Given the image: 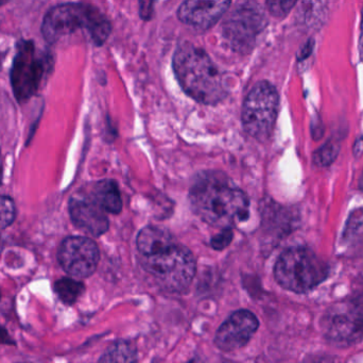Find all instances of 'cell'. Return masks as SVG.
<instances>
[{"mask_svg": "<svg viewBox=\"0 0 363 363\" xmlns=\"http://www.w3.org/2000/svg\"><path fill=\"white\" fill-rule=\"evenodd\" d=\"M140 266L167 292L181 293L196 275V264L191 251L168 230L149 226L138 237Z\"/></svg>", "mask_w": 363, "mask_h": 363, "instance_id": "cell-1", "label": "cell"}, {"mask_svg": "<svg viewBox=\"0 0 363 363\" xmlns=\"http://www.w3.org/2000/svg\"><path fill=\"white\" fill-rule=\"evenodd\" d=\"M189 200L192 210L202 221L220 229L233 228L249 217V198L221 173L199 175L190 189Z\"/></svg>", "mask_w": 363, "mask_h": 363, "instance_id": "cell-2", "label": "cell"}, {"mask_svg": "<svg viewBox=\"0 0 363 363\" xmlns=\"http://www.w3.org/2000/svg\"><path fill=\"white\" fill-rule=\"evenodd\" d=\"M177 79L189 97L200 104H216L228 95L224 75L203 49L182 44L174 55Z\"/></svg>", "mask_w": 363, "mask_h": 363, "instance_id": "cell-3", "label": "cell"}, {"mask_svg": "<svg viewBox=\"0 0 363 363\" xmlns=\"http://www.w3.org/2000/svg\"><path fill=\"white\" fill-rule=\"evenodd\" d=\"M81 29L89 32L96 45H102L112 28L98 9L83 4H59L48 11L42 23L43 36L50 44Z\"/></svg>", "mask_w": 363, "mask_h": 363, "instance_id": "cell-4", "label": "cell"}, {"mask_svg": "<svg viewBox=\"0 0 363 363\" xmlns=\"http://www.w3.org/2000/svg\"><path fill=\"white\" fill-rule=\"evenodd\" d=\"M330 274V266L306 247L286 249L274 266V277L284 289L303 294L323 283Z\"/></svg>", "mask_w": 363, "mask_h": 363, "instance_id": "cell-5", "label": "cell"}, {"mask_svg": "<svg viewBox=\"0 0 363 363\" xmlns=\"http://www.w3.org/2000/svg\"><path fill=\"white\" fill-rule=\"evenodd\" d=\"M268 25L266 12L255 0H238L222 23V36L237 53H247Z\"/></svg>", "mask_w": 363, "mask_h": 363, "instance_id": "cell-6", "label": "cell"}, {"mask_svg": "<svg viewBox=\"0 0 363 363\" xmlns=\"http://www.w3.org/2000/svg\"><path fill=\"white\" fill-rule=\"evenodd\" d=\"M279 96L274 85L259 81L254 85L243 102L241 121L252 138L264 141L274 129L279 113Z\"/></svg>", "mask_w": 363, "mask_h": 363, "instance_id": "cell-7", "label": "cell"}, {"mask_svg": "<svg viewBox=\"0 0 363 363\" xmlns=\"http://www.w3.org/2000/svg\"><path fill=\"white\" fill-rule=\"evenodd\" d=\"M50 63V58L38 51L31 40L19 43L11 70V83L19 102L29 99L38 92Z\"/></svg>", "mask_w": 363, "mask_h": 363, "instance_id": "cell-8", "label": "cell"}, {"mask_svg": "<svg viewBox=\"0 0 363 363\" xmlns=\"http://www.w3.org/2000/svg\"><path fill=\"white\" fill-rule=\"evenodd\" d=\"M324 337L333 345L351 347L363 338V302L349 300L333 305L322 317Z\"/></svg>", "mask_w": 363, "mask_h": 363, "instance_id": "cell-9", "label": "cell"}, {"mask_svg": "<svg viewBox=\"0 0 363 363\" xmlns=\"http://www.w3.org/2000/svg\"><path fill=\"white\" fill-rule=\"evenodd\" d=\"M57 259L63 270L76 278L91 276L100 259L97 244L86 237H69L60 246Z\"/></svg>", "mask_w": 363, "mask_h": 363, "instance_id": "cell-10", "label": "cell"}, {"mask_svg": "<svg viewBox=\"0 0 363 363\" xmlns=\"http://www.w3.org/2000/svg\"><path fill=\"white\" fill-rule=\"evenodd\" d=\"M259 322L249 310L233 313L218 330L215 343L223 352L236 351L245 347L258 330Z\"/></svg>", "mask_w": 363, "mask_h": 363, "instance_id": "cell-11", "label": "cell"}, {"mask_svg": "<svg viewBox=\"0 0 363 363\" xmlns=\"http://www.w3.org/2000/svg\"><path fill=\"white\" fill-rule=\"evenodd\" d=\"M91 195L77 194L70 198L69 215L78 229L94 237H100L108 230V215Z\"/></svg>", "mask_w": 363, "mask_h": 363, "instance_id": "cell-12", "label": "cell"}, {"mask_svg": "<svg viewBox=\"0 0 363 363\" xmlns=\"http://www.w3.org/2000/svg\"><path fill=\"white\" fill-rule=\"evenodd\" d=\"M230 6L232 0H185L179 6L178 17L185 25L206 30L215 26Z\"/></svg>", "mask_w": 363, "mask_h": 363, "instance_id": "cell-13", "label": "cell"}, {"mask_svg": "<svg viewBox=\"0 0 363 363\" xmlns=\"http://www.w3.org/2000/svg\"><path fill=\"white\" fill-rule=\"evenodd\" d=\"M91 197L108 213L118 215L123 209V200L116 181L106 179L94 185Z\"/></svg>", "mask_w": 363, "mask_h": 363, "instance_id": "cell-14", "label": "cell"}, {"mask_svg": "<svg viewBox=\"0 0 363 363\" xmlns=\"http://www.w3.org/2000/svg\"><path fill=\"white\" fill-rule=\"evenodd\" d=\"M326 0H303L301 21L309 30H319L328 18Z\"/></svg>", "mask_w": 363, "mask_h": 363, "instance_id": "cell-15", "label": "cell"}, {"mask_svg": "<svg viewBox=\"0 0 363 363\" xmlns=\"http://www.w3.org/2000/svg\"><path fill=\"white\" fill-rule=\"evenodd\" d=\"M85 287L82 283L72 278H62L55 283V293L60 300L66 305H72L79 300Z\"/></svg>", "mask_w": 363, "mask_h": 363, "instance_id": "cell-16", "label": "cell"}, {"mask_svg": "<svg viewBox=\"0 0 363 363\" xmlns=\"http://www.w3.org/2000/svg\"><path fill=\"white\" fill-rule=\"evenodd\" d=\"M100 362H136V352L130 343L119 342L113 345Z\"/></svg>", "mask_w": 363, "mask_h": 363, "instance_id": "cell-17", "label": "cell"}, {"mask_svg": "<svg viewBox=\"0 0 363 363\" xmlns=\"http://www.w3.org/2000/svg\"><path fill=\"white\" fill-rule=\"evenodd\" d=\"M339 153V145L337 143L328 141L313 156L315 163L320 166H328L333 163Z\"/></svg>", "mask_w": 363, "mask_h": 363, "instance_id": "cell-18", "label": "cell"}, {"mask_svg": "<svg viewBox=\"0 0 363 363\" xmlns=\"http://www.w3.org/2000/svg\"><path fill=\"white\" fill-rule=\"evenodd\" d=\"M16 217L14 202L8 196H0V229L9 227Z\"/></svg>", "mask_w": 363, "mask_h": 363, "instance_id": "cell-19", "label": "cell"}, {"mask_svg": "<svg viewBox=\"0 0 363 363\" xmlns=\"http://www.w3.org/2000/svg\"><path fill=\"white\" fill-rule=\"evenodd\" d=\"M298 0H266L267 9L272 16L284 18L289 14Z\"/></svg>", "mask_w": 363, "mask_h": 363, "instance_id": "cell-20", "label": "cell"}, {"mask_svg": "<svg viewBox=\"0 0 363 363\" xmlns=\"http://www.w3.org/2000/svg\"><path fill=\"white\" fill-rule=\"evenodd\" d=\"M233 228H224L217 236L211 239V246L217 251H222L230 245L233 240Z\"/></svg>", "mask_w": 363, "mask_h": 363, "instance_id": "cell-21", "label": "cell"}, {"mask_svg": "<svg viewBox=\"0 0 363 363\" xmlns=\"http://www.w3.org/2000/svg\"><path fill=\"white\" fill-rule=\"evenodd\" d=\"M140 8L143 18H150L153 11V0H140Z\"/></svg>", "mask_w": 363, "mask_h": 363, "instance_id": "cell-22", "label": "cell"}, {"mask_svg": "<svg viewBox=\"0 0 363 363\" xmlns=\"http://www.w3.org/2000/svg\"><path fill=\"white\" fill-rule=\"evenodd\" d=\"M313 47H315V40L311 38V40H307L306 44L301 49L300 53H298V59L300 61L307 59L313 53Z\"/></svg>", "mask_w": 363, "mask_h": 363, "instance_id": "cell-23", "label": "cell"}, {"mask_svg": "<svg viewBox=\"0 0 363 363\" xmlns=\"http://www.w3.org/2000/svg\"><path fill=\"white\" fill-rule=\"evenodd\" d=\"M0 343H1V345H14V342L11 340L8 332H6L4 327H1V326H0Z\"/></svg>", "mask_w": 363, "mask_h": 363, "instance_id": "cell-24", "label": "cell"}, {"mask_svg": "<svg viewBox=\"0 0 363 363\" xmlns=\"http://www.w3.org/2000/svg\"><path fill=\"white\" fill-rule=\"evenodd\" d=\"M359 51H360V57H362V60L363 62V10H362V33H360V40H359Z\"/></svg>", "mask_w": 363, "mask_h": 363, "instance_id": "cell-25", "label": "cell"}, {"mask_svg": "<svg viewBox=\"0 0 363 363\" xmlns=\"http://www.w3.org/2000/svg\"><path fill=\"white\" fill-rule=\"evenodd\" d=\"M1 180H2V160H1V156H0V185H1Z\"/></svg>", "mask_w": 363, "mask_h": 363, "instance_id": "cell-26", "label": "cell"}, {"mask_svg": "<svg viewBox=\"0 0 363 363\" xmlns=\"http://www.w3.org/2000/svg\"><path fill=\"white\" fill-rule=\"evenodd\" d=\"M360 188H362V190L363 191V174H362V179H360Z\"/></svg>", "mask_w": 363, "mask_h": 363, "instance_id": "cell-27", "label": "cell"}, {"mask_svg": "<svg viewBox=\"0 0 363 363\" xmlns=\"http://www.w3.org/2000/svg\"><path fill=\"white\" fill-rule=\"evenodd\" d=\"M4 4H6V0H0V6H2Z\"/></svg>", "mask_w": 363, "mask_h": 363, "instance_id": "cell-28", "label": "cell"}]
</instances>
